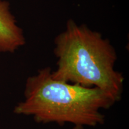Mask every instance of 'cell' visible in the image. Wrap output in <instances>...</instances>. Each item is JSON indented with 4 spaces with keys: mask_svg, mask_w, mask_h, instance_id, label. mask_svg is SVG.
<instances>
[{
    "mask_svg": "<svg viewBox=\"0 0 129 129\" xmlns=\"http://www.w3.org/2000/svg\"><path fill=\"white\" fill-rule=\"evenodd\" d=\"M25 43L23 30L17 25L9 3L0 0V53H14Z\"/></svg>",
    "mask_w": 129,
    "mask_h": 129,
    "instance_id": "3957f363",
    "label": "cell"
},
{
    "mask_svg": "<svg viewBox=\"0 0 129 129\" xmlns=\"http://www.w3.org/2000/svg\"><path fill=\"white\" fill-rule=\"evenodd\" d=\"M50 67L39 70L26 81L24 99L15 106L17 115L32 116L37 122L71 123L74 129L103 124L101 112L117 101L98 87H84L55 80Z\"/></svg>",
    "mask_w": 129,
    "mask_h": 129,
    "instance_id": "6da1fadb",
    "label": "cell"
},
{
    "mask_svg": "<svg viewBox=\"0 0 129 129\" xmlns=\"http://www.w3.org/2000/svg\"><path fill=\"white\" fill-rule=\"evenodd\" d=\"M57 69L51 74L55 80L84 87H98L120 101L123 75L114 69L117 53L107 39L85 25L72 20L55 39Z\"/></svg>",
    "mask_w": 129,
    "mask_h": 129,
    "instance_id": "7a4b0ae2",
    "label": "cell"
}]
</instances>
